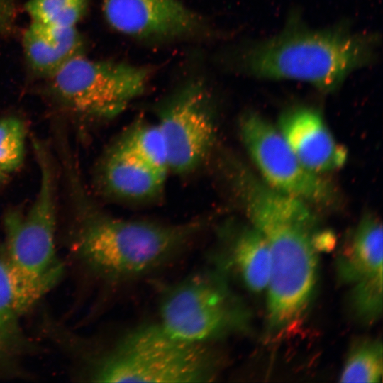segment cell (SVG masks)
Wrapping results in <instances>:
<instances>
[{
  "label": "cell",
  "instance_id": "obj_1",
  "mask_svg": "<svg viewBox=\"0 0 383 383\" xmlns=\"http://www.w3.org/2000/svg\"><path fill=\"white\" fill-rule=\"evenodd\" d=\"M69 204L62 235L70 262L104 279L133 277L162 264L201 230V221L167 224L128 220L96 207L83 185L77 163L60 168Z\"/></svg>",
  "mask_w": 383,
  "mask_h": 383
},
{
  "label": "cell",
  "instance_id": "obj_2",
  "mask_svg": "<svg viewBox=\"0 0 383 383\" xmlns=\"http://www.w3.org/2000/svg\"><path fill=\"white\" fill-rule=\"evenodd\" d=\"M232 179L252 226L270 248V325L284 328L301 316L313 294L317 267L314 243L322 231L310 204L274 190L246 167L238 170Z\"/></svg>",
  "mask_w": 383,
  "mask_h": 383
},
{
  "label": "cell",
  "instance_id": "obj_3",
  "mask_svg": "<svg viewBox=\"0 0 383 383\" xmlns=\"http://www.w3.org/2000/svg\"><path fill=\"white\" fill-rule=\"evenodd\" d=\"M379 38L343 24L315 30L292 15L283 30L231 54L233 67L268 79H293L325 92L337 89L352 72L375 59Z\"/></svg>",
  "mask_w": 383,
  "mask_h": 383
},
{
  "label": "cell",
  "instance_id": "obj_4",
  "mask_svg": "<svg viewBox=\"0 0 383 383\" xmlns=\"http://www.w3.org/2000/svg\"><path fill=\"white\" fill-rule=\"evenodd\" d=\"M33 150L38 191L28 207H9L4 212L0 243V263L22 316L41 305L66 270L57 249V162L45 141L33 138Z\"/></svg>",
  "mask_w": 383,
  "mask_h": 383
},
{
  "label": "cell",
  "instance_id": "obj_5",
  "mask_svg": "<svg viewBox=\"0 0 383 383\" xmlns=\"http://www.w3.org/2000/svg\"><path fill=\"white\" fill-rule=\"evenodd\" d=\"M70 377L94 382H205L215 376L216 362L204 344L181 341L157 323L140 326L105 350L80 343L67 329L57 340Z\"/></svg>",
  "mask_w": 383,
  "mask_h": 383
},
{
  "label": "cell",
  "instance_id": "obj_6",
  "mask_svg": "<svg viewBox=\"0 0 383 383\" xmlns=\"http://www.w3.org/2000/svg\"><path fill=\"white\" fill-rule=\"evenodd\" d=\"M151 73L148 67L80 55L48 78V93L70 116L110 118L144 92Z\"/></svg>",
  "mask_w": 383,
  "mask_h": 383
},
{
  "label": "cell",
  "instance_id": "obj_7",
  "mask_svg": "<svg viewBox=\"0 0 383 383\" xmlns=\"http://www.w3.org/2000/svg\"><path fill=\"white\" fill-rule=\"evenodd\" d=\"M158 324L171 337L194 344L221 338L238 325L240 313L218 274L201 272L171 287L160 305Z\"/></svg>",
  "mask_w": 383,
  "mask_h": 383
},
{
  "label": "cell",
  "instance_id": "obj_8",
  "mask_svg": "<svg viewBox=\"0 0 383 383\" xmlns=\"http://www.w3.org/2000/svg\"><path fill=\"white\" fill-rule=\"evenodd\" d=\"M239 131L243 146L267 185L310 205L332 203L331 185L300 162L279 129L265 118L247 111L241 116Z\"/></svg>",
  "mask_w": 383,
  "mask_h": 383
},
{
  "label": "cell",
  "instance_id": "obj_9",
  "mask_svg": "<svg viewBox=\"0 0 383 383\" xmlns=\"http://www.w3.org/2000/svg\"><path fill=\"white\" fill-rule=\"evenodd\" d=\"M167 147L169 170L189 173L211 152L216 123L211 99L200 80H190L177 90L160 109L157 121Z\"/></svg>",
  "mask_w": 383,
  "mask_h": 383
},
{
  "label": "cell",
  "instance_id": "obj_10",
  "mask_svg": "<svg viewBox=\"0 0 383 383\" xmlns=\"http://www.w3.org/2000/svg\"><path fill=\"white\" fill-rule=\"evenodd\" d=\"M109 26L127 36L145 41H170L207 37L205 20L179 0H103Z\"/></svg>",
  "mask_w": 383,
  "mask_h": 383
},
{
  "label": "cell",
  "instance_id": "obj_11",
  "mask_svg": "<svg viewBox=\"0 0 383 383\" xmlns=\"http://www.w3.org/2000/svg\"><path fill=\"white\" fill-rule=\"evenodd\" d=\"M277 128L300 162L313 172L336 170L347 160V150L316 109L296 106L287 109L281 114Z\"/></svg>",
  "mask_w": 383,
  "mask_h": 383
},
{
  "label": "cell",
  "instance_id": "obj_12",
  "mask_svg": "<svg viewBox=\"0 0 383 383\" xmlns=\"http://www.w3.org/2000/svg\"><path fill=\"white\" fill-rule=\"evenodd\" d=\"M22 318L0 263V382L32 379L30 360L43 353L44 348L26 331Z\"/></svg>",
  "mask_w": 383,
  "mask_h": 383
},
{
  "label": "cell",
  "instance_id": "obj_13",
  "mask_svg": "<svg viewBox=\"0 0 383 383\" xmlns=\"http://www.w3.org/2000/svg\"><path fill=\"white\" fill-rule=\"evenodd\" d=\"M23 46L33 72L48 79L72 59L83 55L84 43L76 27L58 28L31 21L23 33Z\"/></svg>",
  "mask_w": 383,
  "mask_h": 383
},
{
  "label": "cell",
  "instance_id": "obj_14",
  "mask_svg": "<svg viewBox=\"0 0 383 383\" xmlns=\"http://www.w3.org/2000/svg\"><path fill=\"white\" fill-rule=\"evenodd\" d=\"M98 173L105 190L133 201L148 200L159 194L167 174L114 148L103 157Z\"/></svg>",
  "mask_w": 383,
  "mask_h": 383
},
{
  "label": "cell",
  "instance_id": "obj_15",
  "mask_svg": "<svg viewBox=\"0 0 383 383\" xmlns=\"http://www.w3.org/2000/svg\"><path fill=\"white\" fill-rule=\"evenodd\" d=\"M338 269L343 281L355 285L382 279V227L377 218L368 215L361 219Z\"/></svg>",
  "mask_w": 383,
  "mask_h": 383
},
{
  "label": "cell",
  "instance_id": "obj_16",
  "mask_svg": "<svg viewBox=\"0 0 383 383\" xmlns=\"http://www.w3.org/2000/svg\"><path fill=\"white\" fill-rule=\"evenodd\" d=\"M232 258L243 282L252 291L267 287L271 272V255L263 235L254 227L248 228L235 238Z\"/></svg>",
  "mask_w": 383,
  "mask_h": 383
},
{
  "label": "cell",
  "instance_id": "obj_17",
  "mask_svg": "<svg viewBox=\"0 0 383 383\" xmlns=\"http://www.w3.org/2000/svg\"><path fill=\"white\" fill-rule=\"evenodd\" d=\"M113 148L156 170L169 171L167 147L157 122L136 125Z\"/></svg>",
  "mask_w": 383,
  "mask_h": 383
},
{
  "label": "cell",
  "instance_id": "obj_18",
  "mask_svg": "<svg viewBox=\"0 0 383 383\" xmlns=\"http://www.w3.org/2000/svg\"><path fill=\"white\" fill-rule=\"evenodd\" d=\"M382 375V347L378 341L356 343L346 360L341 382H377Z\"/></svg>",
  "mask_w": 383,
  "mask_h": 383
},
{
  "label": "cell",
  "instance_id": "obj_19",
  "mask_svg": "<svg viewBox=\"0 0 383 383\" xmlns=\"http://www.w3.org/2000/svg\"><path fill=\"white\" fill-rule=\"evenodd\" d=\"M87 6L88 0H29L26 10L32 21L70 28L82 18Z\"/></svg>",
  "mask_w": 383,
  "mask_h": 383
},
{
  "label": "cell",
  "instance_id": "obj_20",
  "mask_svg": "<svg viewBox=\"0 0 383 383\" xmlns=\"http://www.w3.org/2000/svg\"><path fill=\"white\" fill-rule=\"evenodd\" d=\"M26 137V123L19 117L0 118V170L9 176L23 164Z\"/></svg>",
  "mask_w": 383,
  "mask_h": 383
},
{
  "label": "cell",
  "instance_id": "obj_21",
  "mask_svg": "<svg viewBox=\"0 0 383 383\" xmlns=\"http://www.w3.org/2000/svg\"><path fill=\"white\" fill-rule=\"evenodd\" d=\"M14 14V0H0V32L10 26Z\"/></svg>",
  "mask_w": 383,
  "mask_h": 383
},
{
  "label": "cell",
  "instance_id": "obj_22",
  "mask_svg": "<svg viewBox=\"0 0 383 383\" xmlns=\"http://www.w3.org/2000/svg\"><path fill=\"white\" fill-rule=\"evenodd\" d=\"M9 177V175L0 170V186L5 183Z\"/></svg>",
  "mask_w": 383,
  "mask_h": 383
}]
</instances>
